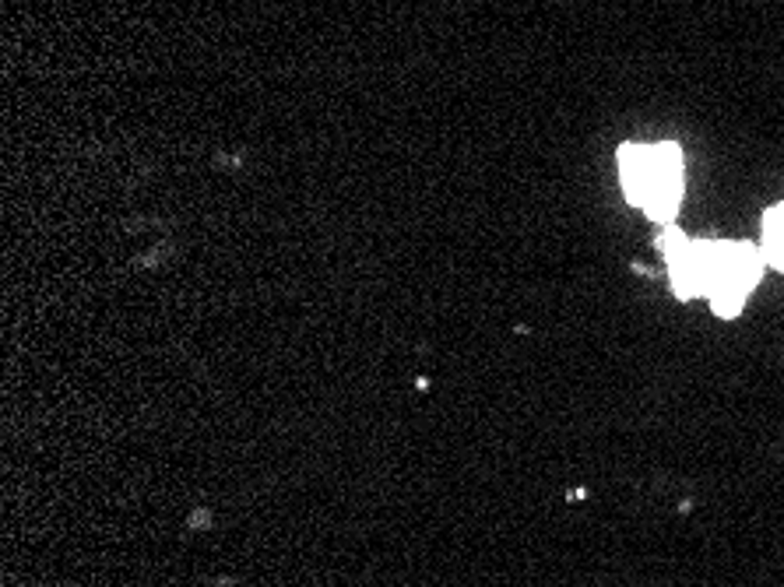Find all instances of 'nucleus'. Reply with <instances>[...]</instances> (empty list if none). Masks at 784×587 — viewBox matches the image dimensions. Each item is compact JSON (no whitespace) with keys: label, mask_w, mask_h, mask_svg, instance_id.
<instances>
[{"label":"nucleus","mask_w":784,"mask_h":587,"mask_svg":"<svg viewBox=\"0 0 784 587\" xmlns=\"http://www.w3.org/2000/svg\"><path fill=\"white\" fill-rule=\"evenodd\" d=\"M623 194L647 218L672 226L682 201V152L679 144H623L619 148Z\"/></svg>","instance_id":"f257e3e1"},{"label":"nucleus","mask_w":784,"mask_h":587,"mask_svg":"<svg viewBox=\"0 0 784 587\" xmlns=\"http://www.w3.org/2000/svg\"><path fill=\"white\" fill-rule=\"evenodd\" d=\"M767 257L763 246L753 243H714V257H711V306L718 317H735L746 302V295L753 292L763 278Z\"/></svg>","instance_id":"f03ea898"},{"label":"nucleus","mask_w":784,"mask_h":587,"mask_svg":"<svg viewBox=\"0 0 784 587\" xmlns=\"http://www.w3.org/2000/svg\"><path fill=\"white\" fill-rule=\"evenodd\" d=\"M711 257H714V243H686L675 257H668V278L679 299H693V295H707L711 289Z\"/></svg>","instance_id":"7ed1b4c3"},{"label":"nucleus","mask_w":784,"mask_h":587,"mask_svg":"<svg viewBox=\"0 0 784 587\" xmlns=\"http://www.w3.org/2000/svg\"><path fill=\"white\" fill-rule=\"evenodd\" d=\"M763 257L770 268L784 271V204L770 208L763 218Z\"/></svg>","instance_id":"20e7f679"},{"label":"nucleus","mask_w":784,"mask_h":587,"mask_svg":"<svg viewBox=\"0 0 784 587\" xmlns=\"http://www.w3.org/2000/svg\"><path fill=\"white\" fill-rule=\"evenodd\" d=\"M186 528H190V531L211 528V510H204V507H201V510H194V514H190V521H186Z\"/></svg>","instance_id":"39448f33"}]
</instances>
